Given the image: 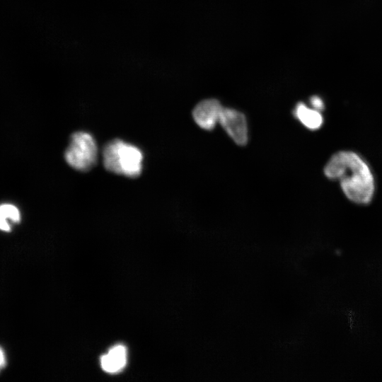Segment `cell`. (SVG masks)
Segmentation results:
<instances>
[{
	"label": "cell",
	"instance_id": "9",
	"mask_svg": "<svg viewBox=\"0 0 382 382\" xmlns=\"http://www.w3.org/2000/svg\"><path fill=\"white\" fill-rule=\"evenodd\" d=\"M310 102L313 108L319 111L323 110L324 109L323 101L320 97L317 96H313L311 98Z\"/></svg>",
	"mask_w": 382,
	"mask_h": 382
},
{
	"label": "cell",
	"instance_id": "1",
	"mask_svg": "<svg viewBox=\"0 0 382 382\" xmlns=\"http://www.w3.org/2000/svg\"><path fill=\"white\" fill-rule=\"evenodd\" d=\"M324 173L331 180H337L346 197L352 202L366 204L374 196L375 184L366 163L356 153L338 151L330 158Z\"/></svg>",
	"mask_w": 382,
	"mask_h": 382
},
{
	"label": "cell",
	"instance_id": "10",
	"mask_svg": "<svg viewBox=\"0 0 382 382\" xmlns=\"http://www.w3.org/2000/svg\"><path fill=\"white\" fill-rule=\"evenodd\" d=\"M6 365V357L4 350L0 347V371Z\"/></svg>",
	"mask_w": 382,
	"mask_h": 382
},
{
	"label": "cell",
	"instance_id": "8",
	"mask_svg": "<svg viewBox=\"0 0 382 382\" xmlns=\"http://www.w3.org/2000/svg\"><path fill=\"white\" fill-rule=\"evenodd\" d=\"M21 219V212L14 204L2 203L0 204V230L4 232L11 231V224H18Z\"/></svg>",
	"mask_w": 382,
	"mask_h": 382
},
{
	"label": "cell",
	"instance_id": "7",
	"mask_svg": "<svg viewBox=\"0 0 382 382\" xmlns=\"http://www.w3.org/2000/svg\"><path fill=\"white\" fill-rule=\"evenodd\" d=\"M294 115L303 126L311 130L319 129L323 122L320 111L307 107L303 103H299L296 105Z\"/></svg>",
	"mask_w": 382,
	"mask_h": 382
},
{
	"label": "cell",
	"instance_id": "6",
	"mask_svg": "<svg viewBox=\"0 0 382 382\" xmlns=\"http://www.w3.org/2000/svg\"><path fill=\"white\" fill-rule=\"evenodd\" d=\"M102 369L108 373L115 374L126 366L127 349L121 345L112 347L100 359Z\"/></svg>",
	"mask_w": 382,
	"mask_h": 382
},
{
	"label": "cell",
	"instance_id": "5",
	"mask_svg": "<svg viewBox=\"0 0 382 382\" xmlns=\"http://www.w3.org/2000/svg\"><path fill=\"white\" fill-rule=\"evenodd\" d=\"M223 106L214 98L199 102L192 111V117L196 124L205 130L213 129L219 122Z\"/></svg>",
	"mask_w": 382,
	"mask_h": 382
},
{
	"label": "cell",
	"instance_id": "4",
	"mask_svg": "<svg viewBox=\"0 0 382 382\" xmlns=\"http://www.w3.org/2000/svg\"><path fill=\"white\" fill-rule=\"evenodd\" d=\"M219 122L238 145L243 146L248 141V126L245 115L228 108H222Z\"/></svg>",
	"mask_w": 382,
	"mask_h": 382
},
{
	"label": "cell",
	"instance_id": "2",
	"mask_svg": "<svg viewBox=\"0 0 382 382\" xmlns=\"http://www.w3.org/2000/svg\"><path fill=\"white\" fill-rule=\"evenodd\" d=\"M103 161L111 173L136 178L142 170L143 154L138 147L116 139L105 146Z\"/></svg>",
	"mask_w": 382,
	"mask_h": 382
},
{
	"label": "cell",
	"instance_id": "3",
	"mask_svg": "<svg viewBox=\"0 0 382 382\" xmlns=\"http://www.w3.org/2000/svg\"><path fill=\"white\" fill-rule=\"evenodd\" d=\"M98 147L91 134L77 132L71 135L64 158L66 163L76 170L86 171L97 161Z\"/></svg>",
	"mask_w": 382,
	"mask_h": 382
}]
</instances>
